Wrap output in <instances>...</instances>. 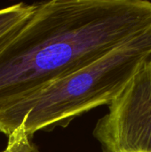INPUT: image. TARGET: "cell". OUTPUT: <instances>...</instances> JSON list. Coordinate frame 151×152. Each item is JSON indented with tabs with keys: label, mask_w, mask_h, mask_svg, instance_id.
<instances>
[{
	"label": "cell",
	"mask_w": 151,
	"mask_h": 152,
	"mask_svg": "<svg viewBox=\"0 0 151 152\" xmlns=\"http://www.w3.org/2000/svg\"><path fill=\"white\" fill-rule=\"evenodd\" d=\"M93 134L103 152H151V61L109 105Z\"/></svg>",
	"instance_id": "3957f363"
},
{
	"label": "cell",
	"mask_w": 151,
	"mask_h": 152,
	"mask_svg": "<svg viewBox=\"0 0 151 152\" xmlns=\"http://www.w3.org/2000/svg\"><path fill=\"white\" fill-rule=\"evenodd\" d=\"M148 61H151V29L1 108L0 133L7 137L20 130L32 138L39 131L67 127L85 112L109 106Z\"/></svg>",
	"instance_id": "7a4b0ae2"
},
{
	"label": "cell",
	"mask_w": 151,
	"mask_h": 152,
	"mask_svg": "<svg viewBox=\"0 0 151 152\" xmlns=\"http://www.w3.org/2000/svg\"><path fill=\"white\" fill-rule=\"evenodd\" d=\"M0 51V109L151 29L146 0L36 2Z\"/></svg>",
	"instance_id": "6da1fadb"
},
{
	"label": "cell",
	"mask_w": 151,
	"mask_h": 152,
	"mask_svg": "<svg viewBox=\"0 0 151 152\" xmlns=\"http://www.w3.org/2000/svg\"><path fill=\"white\" fill-rule=\"evenodd\" d=\"M1 152H40L32 142V138L17 130L7 136V143L4 151Z\"/></svg>",
	"instance_id": "5b68a950"
},
{
	"label": "cell",
	"mask_w": 151,
	"mask_h": 152,
	"mask_svg": "<svg viewBox=\"0 0 151 152\" xmlns=\"http://www.w3.org/2000/svg\"><path fill=\"white\" fill-rule=\"evenodd\" d=\"M35 8V3H18L0 9V51L28 21Z\"/></svg>",
	"instance_id": "277c9868"
}]
</instances>
